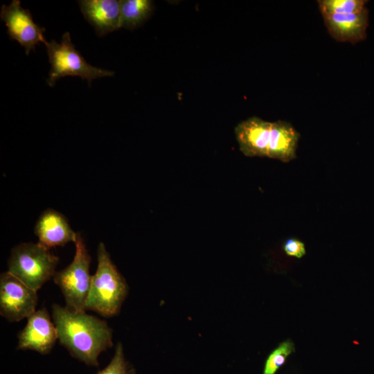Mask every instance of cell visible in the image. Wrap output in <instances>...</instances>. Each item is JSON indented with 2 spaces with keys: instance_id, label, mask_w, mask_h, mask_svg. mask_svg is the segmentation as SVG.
<instances>
[{
  "instance_id": "6da1fadb",
  "label": "cell",
  "mask_w": 374,
  "mask_h": 374,
  "mask_svg": "<svg viewBox=\"0 0 374 374\" xmlns=\"http://www.w3.org/2000/svg\"><path fill=\"white\" fill-rule=\"evenodd\" d=\"M52 319L58 340L78 359L98 366L99 355L112 346V331L106 321L57 304L52 305Z\"/></svg>"
},
{
  "instance_id": "7a4b0ae2",
  "label": "cell",
  "mask_w": 374,
  "mask_h": 374,
  "mask_svg": "<svg viewBox=\"0 0 374 374\" xmlns=\"http://www.w3.org/2000/svg\"><path fill=\"white\" fill-rule=\"evenodd\" d=\"M97 260V268L91 276L85 308L103 317H110L119 312L127 296L128 286L112 262L103 242L98 245Z\"/></svg>"
},
{
  "instance_id": "3957f363",
  "label": "cell",
  "mask_w": 374,
  "mask_h": 374,
  "mask_svg": "<svg viewBox=\"0 0 374 374\" xmlns=\"http://www.w3.org/2000/svg\"><path fill=\"white\" fill-rule=\"evenodd\" d=\"M59 258L39 242H23L12 248L8 272L35 291L53 278Z\"/></svg>"
},
{
  "instance_id": "277c9868",
  "label": "cell",
  "mask_w": 374,
  "mask_h": 374,
  "mask_svg": "<svg viewBox=\"0 0 374 374\" xmlns=\"http://www.w3.org/2000/svg\"><path fill=\"white\" fill-rule=\"evenodd\" d=\"M74 244L75 252L72 262L56 271L53 278L64 296L66 307L73 311H85L92 276L89 274L91 259L80 233Z\"/></svg>"
},
{
  "instance_id": "5b68a950",
  "label": "cell",
  "mask_w": 374,
  "mask_h": 374,
  "mask_svg": "<svg viewBox=\"0 0 374 374\" xmlns=\"http://www.w3.org/2000/svg\"><path fill=\"white\" fill-rule=\"evenodd\" d=\"M51 64L47 84L53 87L55 82L65 76H78L89 84L96 78L112 76L114 72L99 69L87 63L71 42L69 33H65L60 43L52 40L45 43Z\"/></svg>"
},
{
  "instance_id": "8992f818",
  "label": "cell",
  "mask_w": 374,
  "mask_h": 374,
  "mask_svg": "<svg viewBox=\"0 0 374 374\" xmlns=\"http://www.w3.org/2000/svg\"><path fill=\"white\" fill-rule=\"evenodd\" d=\"M37 292L8 271L0 275V314L10 322L28 318L36 311Z\"/></svg>"
},
{
  "instance_id": "52a82bcc",
  "label": "cell",
  "mask_w": 374,
  "mask_h": 374,
  "mask_svg": "<svg viewBox=\"0 0 374 374\" xmlns=\"http://www.w3.org/2000/svg\"><path fill=\"white\" fill-rule=\"evenodd\" d=\"M1 19L8 28V34L17 41L28 55L40 42L45 43V29L33 21L28 10L21 6L20 1L13 0L9 6H1Z\"/></svg>"
},
{
  "instance_id": "ba28073f",
  "label": "cell",
  "mask_w": 374,
  "mask_h": 374,
  "mask_svg": "<svg viewBox=\"0 0 374 374\" xmlns=\"http://www.w3.org/2000/svg\"><path fill=\"white\" fill-rule=\"evenodd\" d=\"M18 349L30 350L46 355L58 339L55 326L45 308L36 310L27 318L25 327L18 334Z\"/></svg>"
},
{
  "instance_id": "9c48e42d",
  "label": "cell",
  "mask_w": 374,
  "mask_h": 374,
  "mask_svg": "<svg viewBox=\"0 0 374 374\" xmlns=\"http://www.w3.org/2000/svg\"><path fill=\"white\" fill-rule=\"evenodd\" d=\"M39 242L51 249L62 247L76 240L78 233L71 227L66 217L61 213L48 208L39 215L34 228Z\"/></svg>"
},
{
  "instance_id": "30bf717a",
  "label": "cell",
  "mask_w": 374,
  "mask_h": 374,
  "mask_svg": "<svg viewBox=\"0 0 374 374\" xmlns=\"http://www.w3.org/2000/svg\"><path fill=\"white\" fill-rule=\"evenodd\" d=\"M271 122L253 116L238 123L235 128L241 152L249 157H266Z\"/></svg>"
},
{
  "instance_id": "8fae6325",
  "label": "cell",
  "mask_w": 374,
  "mask_h": 374,
  "mask_svg": "<svg viewBox=\"0 0 374 374\" xmlns=\"http://www.w3.org/2000/svg\"><path fill=\"white\" fill-rule=\"evenodd\" d=\"M330 36L337 42L356 44L366 39L368 26V10L350 15H323Z\"/></svg>"
},
{
  "instance_id": "7c38bea8",
  "label": "cell",
  "mask_w": 374,
  "mask_h": 374,
  "mask_svg": "<svg viewBox=\"0 0 374 374\" xmlns=\"http://www.w3.org/2000/svg\"><path fill=\"white\" fill-rule=\"evenodd\" d=\"M78 3L84 17L99 36L121 28L120 1L82 0Z\"/></svg>"
},
{
  "instance_id": "4fadbf2b",
  "label": "cell",
  "mask_w": 374,
  "mask_h": 374,
  "mask_svg": "<svg viewBox=\"0 0 374 374\" xmlns=\"http://www.w3.org/2000/svg\"><path fill=\"white\" fill-rule=\"evenodd\" d=\"M299 138L291 123L281 120L271 122L267 157L285 163L294 159Z\"/></svg>"
},
{
  "instance_id": "5bb4252c",
  "label": "cell",
  "mask_w": 374,
  "mask_h": 374,
  "mask_svg": "<svg viewBox=\"0 0 374 374\" xmlns=\"http://www.w3.org/2000/svg\"><path fill=\"white\" fill-rule=\"evenodd\" d=\"M121 28L134 29L151 15L153 2L150 0H121Z\"/></svg>"
},
{
  "instance_id": "9a60e30c",
  "label": "cell",
  "mask_w": 374,
  "mask_h": 374,
  "mask_svg": "<svg viewBox=\"0 0 374 374\" xmlns=\"http://www.w3.org/2000/svg\"><path fill=\"white\" fill-rule=\"evenodd\" d=\"M321 15H350L361 12L366 8L364 0H319Z\"/></svg>"
},
{
  "instance_id": "2e32d148",
  "label": "cell",
  "mask_w": 374,
  "mask_h": 374,
  "mask_svg": "<svg viewBox=\"0 0 374 374\" xmlns=\"http://www.w3.org/2000/svg\"><path fill=\"white\" fill-rule=\"evenodd\" d=\"M294 351V344L290 339L280 342L266 359L262 374H275Z\"/></svg>"
},
{
  "instance_id": "e0dca14e",
  "label": "cell",
  "mask_w": 374,
  "mask_h": 374,
  "mask_svg": "<svg viewBox=\"0 0 374 374\" xmlns=\"http://www.w3.org/2000/svg\"><path fill=\"white\" fill-rule=\"evenodd\" d=\"M130 373L131 371L125 359L123 346L121 342H118L109 364L97 374H130Z\"/></svg>"
},
{
  "instance_id": "ac0fdd59",
  "label": "cell",
  "mask_w": 374,
  "mask_h": 374,
  "mask_svg": "<svg viewBox=\"0 0 374 374\" xmlns=\"http://www.w3.org/2000/svg\"><path fill=\"white\" fill-rule=\"evenodd\" d=\"M283 250L289 256L301 258L306 254L305 244L296 238H289L283 244Z\"/></svg>"
}]
</instances>
